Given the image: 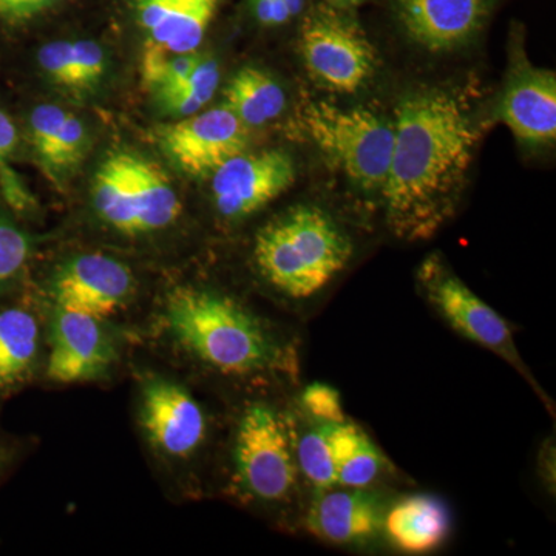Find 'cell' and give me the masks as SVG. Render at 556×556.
<instances>
[{"label": "cell", "instance_id": "obj_1", "mask_svg": "<svg viewBox=\"0 0 556 556\" xmlns=\"http://www.w3.org/2000/svg\"><path fill=\"white\" fill-rule=\"evenodd\" d=\"M390 170L379 206L402 243L437 237L455 217L484 124L464 86H420L399 100Z\"/></svg>", "mask_w": 556, "mask_h": 556}, {"label": "cell", "instance_id": "obj_2", "mask_svg": "<svg viewBox=\"0 0 556 556\" xmlns=\"http://www.w3.org/2000/svg\"><path fill=\"white\" fill-rule=\"evenodd\" d=\"M166 321L179 346L212 375L248 386L299 388L300 338L229 292L181 287Z\"/></svg>", "mask_w": 556, "mask_h": 556}, {"label": "cell", "instance_id": "obj_3", "mask_svg": "<svg viewBox=\"0 0 556 556\" xmlns=\"http://www.w3.org/2000/svg\"><path fill=\"white\" fill-rule=\"evenodd\" d=\"M356 251L342 219L320 204L300 203L255 232L251 262L270 294L308 317L351 268Z\"/></svg>", "mask_w": 556, "mask_h": 556}, {"label": "cell", "instance_id": "obj_4", "mask_svg": "<svg viewBox=\"0 0 556 556\" xmlns=\"http://www.w3.org/2000/svg\"><path fill=\"white\" fill-rule=\"evenodd\" d=\"M298 391V390H295ZM295 391L287 399H248L230 438V486L243 503L300 530L309 489L298 460Z\"/></svg>", "mask_w": 556, "mask_h": 556}, {"label": "cell", "instance_id": "obj_5", "mask_svg": "<svg viewBox=\"0 0 556 556\" xmlns=\"http://www.w3.org/2000/svg\"><path fill=\"white\" fill-rule=\"evenodd\" d=\"M306 137L365 195L380 199L393 152V119L364 108L308 101L300 110Z\"/></svg>", "mask_w": 556, "mask_h": 556}, {"label": "cell", "instance_id": "obj_6", "mask_svg": "<svg viewBox=\"0 0 556 556\" xmlns=\"http://www.w3.org/2000/svg\"><path fill=\"white\" fill-rule=\"evenodd\" d=\"M416 288L428 308L460 338L495 354L515 369L554 415V402L527 367L515 340L514 325L479 298L441 252L422 260L416 270Z\"/></svg>", "mask_w": 556, "mask_h": 556}, {"label": "cell", "instance_id": "obj_7", "mask_svg": "<svg viewBox=\"0 0 556 556\" xmlns=\"http://www.w3.org/2000/svg\"><path fill=\"white\" fill-rule=\"evenodd\" d=\"M300 53L311 78L336 93L364 89L378 68V54L351 11L327 3L306 14L300 30Z\"/></svg>", "mask_w": 556, "mask_h": 556}, {"label": "cell", "instance_id": "obj_8", "mask_svg": "<svg viewBox=\"0 0 556 556\" xmlns=\"http://www.w3.org/2000/svg\"><path fill=\"white\" fill-rule=\"evenodd\" d=\"M396 493L394 486L311 490L300 530L320 543L348 551L386 547L383 518Z\"/></svg>", "mask_w": 556, "mask_h": 556}, {"label": "cell", "instance_id": "obj_9", "mask_svg": "<svg viewBox=\"0 0 556 556\" xmlns=\"http://www.w3.org/2000/svg\"><path fill=\"white\" fill-rule=\"evenodd\" d=\"M212 201L225 222H243L280 199L295 182L294 160L283 150L239 153L211 175Z\"/></svg>", "mask_w": 556, "mask_h": 556}, {"label": "cell", "instance_id": "obj_10", "mask_svg": "<svg viewBox=\"0 0 556 556\" xmlns=\"http://www.w3.org/2000/svg\"><path fill=\"white\" fill-rule=\"evenodd\" d=\"M155 139L182 174L206 178L232 156L247 152L248 127L223 105L160 127Z\"/></svg>", "mask_w": 556, "mask_h": 556}, {"label": "cell", "instance_id": "obj_11", "mask_svg": "<svg viewBox=\"0 0 556 556\" xmlns=\"http://www.w3.org/2000/svg\"><path fill=\"white\" fill-rule=\"evenodd\" d=\"M497 116L525 148H546L555 142V73L533 65L515 39Z\"/></svg>", "mask_w": 556, "mask_h": 556}, {"label": "cell", "instance_id": "obj_12", "mask_svg": "<svg viewBox=\"0 0 556 556\" xmlns=\"http://www.w3.org/2000/svg\"><path fill=\"white\" fill-rule=\"evenodd\" d=\"M409 42L452 54L477 42L500 0H388Z\"/></svg>", "mask_w": 556, "mask_h": 556}, {"label": "cell", "instance_id": "obj_13", "mask_svg": "<svg viewBox=\"0 0 556 556\" xmlns=\"http://www.w3.org/2000/svg\"><path fill=\"white\" fill-rule=\"evenodd\" d=\"M135 277L129 266L104 254H86L73 258L53 281L58 309L86 316H115L134 298Z\"/></svg>", "mask_w": 556, "mask_h": 556}, {"label": "cell", "instance_id": "obj_14", "mask_svg": "<svg viewBox=\"0 0 556 556\" xmlns=\"http://www.w3.org/2000/svg\"><path fill=\"white\" fill-rule=\"evenodd\" d=\"M141 422L152 444L164 455L189 459L204 447L206 409L188 388L152 379L142 390Z\"/></svg>", "mask_w": 556, "mask_h": 556}, {"label": "cell", "instance_id": "obj_15", "mask_svg": "<svg viewBox=\"0 0 556 556\" xmlns=\"http://www.w3.org/2000/svg\"><path fill=\"white\" fill-rule=\"evenodd\" d=\"M101 318L58 309L47 376L76 383L98 378L112 365L115 346Z\"/></svg>", "mask_w": 556, "mask_h": 556}, {"label": "cell", "instance_id": "obj_16", "mask_svg": "<svg viewBox=\"0 0 556 556\" xmlns=\"http://www.w3.org/2000/svg\"><path fill=\"white\" fill-rule=\"evenodd\" d=\"M448 504L433 493H396L383 518V543L404 555L437 552L452 535Z\"/></svg>", "mask_w": 556, "mask_h": 556}, {"label": "cell", "instance_id": "obj_17", "mask_svg": "<svg viewBox=\"0 0 556 556\" xmlns=\"http://www.w3.org/2000/svg\"><path fill=\"white\" fill-rule=\"evenodd\" d=\"M219 0H135L148 42L172 53H195L217 13Z\"/></svg>", "mask_w": 556, "mask_h": 556}, {"label": "cell", "instance_id": "obj_18", "mask_svg": "<svg viewBox=\"0 0 556 556\" xmlns=\"http://www.w3.org/2000/svg\"><path fill=\"white\" fill-rule=\"evenodd\" d=\"M331 439L338 485L371 489L394 486V482L401 481L396 467L356 420L348 417L343 422L332 424Z\"/></svg>", "mask_w": 556, "mask_h": 556}, {"label": "cell", "instance_id": "obj_19", "mask_svg": "<svg viewBox=\"0 0 556 556\" xmlns=\"http://www.w3.org/2000/svg\"><path fill=\"white\" fill-rule=\"evenodd\" d=\"M134 190L137 236L169 228L181 215L182 206L170 179L159 164L127 153Z\"/></svg>", "mask_w": 556, "mask_h": 556}, {"label": "cell", "instance_id": "obj_20", "mask_svg": "<svg viewBox=\"0 0 556 556\" xmlns=\"http://www.w3.org/2000/svg\"><path fill=\"white\" fill-rule=\"evenodd\" d=\"M226 108L247 127L265 126L287 108V94L268 73L244 67L233 75L225 90Z\"/></svg>", "mask_w": 556, "mask_h": 556}, {"label": "cell", "instance_id": "obj_21", "mask_svg": "<svg viewBox=\"0 0 556 556\" xmlns=\"http://www.w3.org/2000/svg\"><path fill=\"white\" fill-rule=\"evenodd\" d=\"M93 206L110 228L124 236L137 237V215L127 153H116L101 164L94 175Z\"/></svg>", "mask_w": 556, "mask_h": 556}, {"label": "cell", "instance_id": "obj_22", "mask_svg": "<svg viewBox=\"0 0 556 556\" xmlns=\"http://www.w3.org/2000/svg\"><path fill=\"white\" fill-rule=\"evenodd\" d=\"M39 351V325L28 311L0 313V388L14 386L30 372Z\"/></svg>", "mask_w": 556, "mask_h": 556}, {"label": "cell", "instance_id": "obj_23", "mask_svg": "<svg viewBox=\"0 0 556 556\" xmlns=\"http://www.w3.org/2000/svg\"><path fill=\"white\" fill-rule=\"evenodd\" d=\"M298 405V404H295ZM298 460L302 477L311 490L338 485L332 448V424L318 422L298 408Z\"/></svg>", "mask_w": 556, "mask_h": 556}, {"label": "cell", "instance_id": "obj_24", "mask_svg": "<svg viewBox=\"0 0 556 556\" xmlns=\"http://www.w3.org/2000/svg\"><path fill=\"white\" fill-rule=\"evenodd\" d=\"M219 84V67L212 58H203L188 78L156 93L161 108L170 116L186 118L199 113L214 98Z\"/></svg>", "mask_w": 556, "mask_h": 556}, {"label": "cell", "instance_id": "obj_25", "mask_svg": "<svg viewBox=\"0 0 556 556\" xmlns=\"http://www.w3.org/2000/svg\"><path fill=\"white\" fill-rule=\"evenodd\" d=\"M200 60L197 53H172L155 43L146 42L141 58L142 80L153 93H160L188 78Z\"/></svg>", "mask_w": 556, "mask_h": 556}, {"label": "cell", "instance_id": "obj_26", "mask_svg": "<svg viewBox=\"0 0 556 556\" xmlns=\"http://www.w3.org/2000/svg\"><path fill=\"white\" fill-rule=\"evenodd\" d=\"M298 408L318 422L339 424L348 419L338 388L325 382H311L295 391Z\"/></svg>", "mask_w": 556, "mask_h": 556}, {"label": "cell", "instance_id": "obj_27", "mask_svg": "<svg viewBox=\"0 0 556 556\" xmlns=\"http://www.w3.org/2000/svg\"><path fill=\"white\" fill-rule=\"evenodd\" d=\"M87 131L83 121L73 113H67L46 166L51 170L64 172L78 166L86 155Z\"/></svg>", "mask_w": 556, "mask_h": 556}, {"label": "cell", "instance_id": "obj_28", "mask_svg": "<svg viewBox=\"0 0 556 556\" xmlns=\"http://www.w3.org/2000/svg\"><path fill=\"white\" fill-rule=\"evenodd\" d=\"M38 62L42 72L56 86L78 91V80L73 67L72 42L56 40L47 43L39 50Z\"/></svg>", "mask_w": 556, "mask_h": 556}, {"label": "cell", "instance_id": "obj_29", "mask_svg": "<svg viewBox=\"0 0 556 556\" xmlns=\"http://www.w3.org/2000/svg\"><path fill=\"white\" fill-rule=\"evenodd\" d=\"M67 113V110L53 104L39 105V108L33 110L30 118L31 142L42 163H46V160L49 159Z\"/></svg>", "mask_w": 556, "mask_h": 556}, {"label": "cell", "instance_id": "obj_30", "mask_svg": "<svg viewBox=\"0 0 556 556\" xmlns=\"http://www.w3.org/2000/svg\"><path fill=\"white\" fill-rule=\"evenodd\" d=\"M73 67H75L78 90L91 89L100 83L105 72V53L93 40L72 42Z\"/></svg>", "mask_w": 556, "mask_h": 556}, {"label": "cell", "instance_id": "obj_31", "mask_svg": "<svg viewBox=\"0 0 556 556\" xmlns=\"http://www.w3.org/2000/svg\"><path fill=\"white\" fill-rule=\"evenodd\" d=\"M28 252L27 237L13 226L0 223V283L20 273Z\"/></svg>", "mask_w": 556, "mask_h": 556}, {"label": "cell", "instance_id": "obj_32", "mask_svg": "<svg viewBox=\"0 0 556 556\" xmlns=\"http://www.w3.org/2000/svg\"><path fill=\"white\" fill-rule=\"evenodd\" d=\"M60 0H0V20L9 24H24L46 13Z\"/></svg>", "mask_w": 556, "mask_h": 556}, {"label": "cell", "instance_id": "obj_33", "mask_svg": "<svg viewBox=\"0 0 556 556\" xmlns=\"http://www.w3.org/2000/svg\"><path fill=\"white\" fill-rule=\"evenodd\" d=\"M538 478L546 490L547 495L555 496V441L547 438L538 452Z\"/></svg>", "mask_w": 556, "mask_h": 556}, {"label": "cell", "instance_id": "obj_34", "mask_svg": "<svg viewBox=\"0 0 556 556\" xmlns=\"http://www.w3.org/2000/svg\"><path fill=\"white\" fill-rule=\"evenodd\" d=\"M255 17L266 27H277L292 20L283 0H252Z\"/></svg>", "mask_w": 556, "mask_h": 556}, {"label": "cell", "instance_id": "obj_35", "mask_svg": "<svg viewBox=\"0 0 556 556\" xmlns=\"http://www.w3.org/2000/svg\"><path fill=\"white\" fill-rule=\"evenodd\" d=\"M17 144V129L5 112L0 110V161L11 155Z\"/></svg>", "mask_w": 556, "mask_h": 556}, {"label": "cell", "instance_id": "obj_36", "mask_svg": "<svg viewBox=\"0 0 556 556\" xmlns=\"http://www.w3.org/2000/svg\"><path fill=\"white\" fill-rule=\"evenodd\" d=\"M321 2L327 3V5L332 7V9L351 11V13H353V10L361 7L364 0H321Z\"/></svg>", "mask_w": 556, "mask_h": 556}, {"label": "cell", "instance_id": "obj_37", "mask_svg": "<svg viewBox=\"0 0 556 556\" xmlns=\"http://www.w3.org/2000/svg\"><path fill=\"white\" fill-rule=\"evenodd\" d=\"M285 5L289 13H291L292 17L299 16L302 14V11L305 10L306 0H283Z\"/></svg>", "mask_w": 556, "mask_h": 556}, {"label": "cell", "instance_id": "obj_38", "mask_svg": "<svg viewBox=\"0 0 556 556\" xmlns=\"http://www.w3.org/2000/svg\"><path fill=\"white\" fill-rule=\"evenodd\" d=\"M0 466H2V457H0Z\"/></svg>", "mask_w": 556, "mask_h": 556}]
</instances>
